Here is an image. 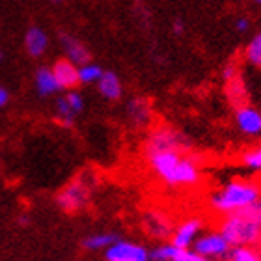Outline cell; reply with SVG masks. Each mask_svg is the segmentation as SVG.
Instances as JSON below:
<instances>
[{"instance_id":"1","label":"cell","mask_w":261,"mask_h":261,"mask_svg":"<svg viewBox=\"0 0 261 261\" xmlns=\"http://www.w3.org/2000/svg\"><path fill=\"white\" fill-rule=\"evenodd\" d=\"M144 157L151 174L168 189H194L203 179L201 159L191 151L189 138L174 127H153L144 140Z\"/></svg>"},{"instance_id":"2","label":"cell","mask_w":261,"mask_h":261,"mask_svg":"<svg viewBox=\"0 0 261 261\" xmlns=\"http://www.w3.org/2000/svg\"><path fill=\"white\" fill-rule=\"evenodd\" d=\"M261 198V181L256 177H231L218 185L207 198V207L217 217L243 211Z\"/></svg>"},{"instance_id":"3","label":"cell","mask_w":261,"mask_h":261,"mask_svg":"<svg viewBox=\"0 0 261 261\" xmlns=\"http://www.w3.org/2000/svg\"><path fill=\"white\" fill-rule=\"evenodd\" d=\"M217 229L231 246H257L261 243V198L243 211L222 217Z\"/></svg>"},{"instance_id":"4","label":"cell","mask_w":261,"mask_h":261,"mask_svg":"<svg viewBox=\"0 0 261 261\" xmlns=\"http://www.w3.org/2000/svg\"><path fill=\"white\" fill-rule=\"evenodd\" d=\"M97 185V177L92 172H82L76 177L64 185L56 194V205L67 215H76L84 211L88 203L92 201L93 191Z\"/></svg>"},{"instance_id":"5","label":"cell","mask_w":261,"mask_h":261,"mask_svg":"<svg viewBox=\"0 0 261 261\" xmlns=\"http://www.w3.org/2000/svg\"><path fill=\"white\" fill-rule=\"evenodd\" d=\"M233 246L229 245L228 239L224 237L218 229H209L196 239L192 250L198 252L200 256L207 257L211 261H226V257L229 256Z\"/></svg>"},{"instance_id":"6","label":"cell","mask_w":261,"mask_h":261,"mask_svg":"<svg viewBox=\"0 0 261 261\" xmlns=\"http://www.w3.org/2000/svg\"><path fill=\"white\" fill-rule=\"evenodd\" d=\"M105 261H149V248L138 241L118 239L103 252Z\"/></svg>"},{"instance_id":"7","label":"cell","mask_w":261,"mask_h":261,"mask_svg":"<svg viewBox=\"0 0 261 261\" xmlns=\"http://www.w3.org/2000/svg\"><path fill=\"white\" fill-rule=\"evenodd\" d=\"M142 224H144V229L146 233L155 241H166L172 237L174 233L175 224L172 220L168 213L161 211V209H149V211L144 213L142 217Z\"/></svg>"},{"instance_id":"8","label":"cell","mask_w":261,"mask_h":261,"mask_svg":"<svg viewBox=\"0 0 261 261\" xmlns=\"http://www.w3.org/2000/svg\"><path fill=\"white\" fill-rule=\"evenodd\" d=\"M203 233V218L200 217H189L175 224L174 233L170 237V243L179 248V250H189L196 243V239Z\"/></svg>"},{"instance_id":"9","label":"cell","mask_w":261,"mask_h":261,"mask_svg":"<svg viewBox=\"0 0 261 261\" xmlns=\"http://www.w3.org/2000/svg\"><path fill=\"white\" fill-rule=\"evenodd\" d=\"M233 123L241 135L246 138H259L261 136V110L252 107L250 103L243 105L233 110Z\"/></svg>"},{"instance_id":"10","label":"cell","mask_w":261,"mask_h":261,"mask_svg":"<svg viewBox=\"0 0 261 261\" xmlns=\"http://www.w3.org/2000/svg\"><path fill=\"white\" fill-rule=\"evenodd\" d=\"M125 118L130 127L135 129H146L149 127L153 120V105L147 97L136 95L127 103L125 107Z\"/></svg>"},{"instance_id":"11","label":"cell","mask_w":261,"mask_h":261,"mask_svg":"<svg viewBox=\"0 0 261 261\" xmlns=\"http://www.w3.org/2000/svg\"><path fill=\"white\" fill-rule=\"evenodd\" d=\"M22 45H24V53L30 58H41L49 50V45H50L49 34L45 32L41 27L34 24V27L27 28L24 38H22Z\"/></svg>"},{"instance_id":"12","label":"cell","mask_w":261,"mask_h":261,"mask_svg":"<svg viewBox=\"0 0 261 261\" xmlns=\"http://www.w3.org/2000/svg\"><path fill=\"white\" fill-rule=\"evenodd\" d=\"M50 69L55 73L56 81L60 84L62 92H69V90H75L79 84H81V79H79V65L69 62L67 58H58L55 64L50 65Z\"/></svg>"},{"instance_id":"13","label":"cell","mask_w":261,"mask_h":261,"mask_svg":"<svg viewBox=\"0 0 261 261\" xmlns=\"http://www.w3.org/2000/svg\"><path fill=\"white\" fill-rule=\"evenodd\" d=\"M60 45H62V50H64V58H67V60L73 62V64L82 65L92 60L90 49H88L86 43H82L76 36L60 34Z\"/></svg>"},{"instance_id":"14","label":"cell","mask_w":261,"mask_h":261,"mask_svg":"<svg viewBox=\"0 0 261 261\" xmlns=\"http://www.w3.org/2000/svg\"><path fill=\"white\" fill-rule=\"evenodd\" d=\"M95 86H97L99 95L107 99V101H110V103H116V101H120L123 97V82H121L120 75L116 71L105 69L101 81Z\"/></svg>"},{"instance_id":"15","label":"cell","mask_w":261,"mask_h":261,"mask_svg":"<svg viewBox=\"0 0 261 261\" xmlns=\"http://www.w3.org/2000/svg\"><path fill=\"white\" fill-rule=\"evenodd\" d=\"M34 86H36V92H38L39 97H53L58 92H62V88L58 84V81H56L50 65H41V67L36 69Z\"/></svg>"},{"instance_id":"16","label":"cell","mask_w":261,"mask_h":261,"mask_svg":"<svg viewBox=\"0 0 261 261\" xmlns=\"http://www.w3.org/2000/svg\"><path fill=\"white\" fill-rule=\"evenodd\" d=\"M224 92H226V97H228L229 105L233 107V110L243 105H248V88H246V82L241 76V73L224 82Z\"/></svg>"},{"instance_id":"17","label":"cell","mask_w":261,"mask_h":261,"mask_svg":"<svg viewBox=\"0 0 261 261\" xmlns=\"http://www.w3.org/2000/svg\"><path fill=\"white\" fill-rule=\"evenodd\" d=\"M120 239V235L114 231H97L82 239V246L90 252H105L109 246H112L116 241Z\"/></svg>"},{"instance_id":"18","label":"cell","mask_w":261,"mask_h":261,"mask_svg":"<svg viewBox=\"0 0 261 261\" xmlns=\"http://www.w3.org/2000/svg\"><path fill=\"white\" fill-rule=\"evenodd\" d=\"M239 163L250 174H261V142H257V144H254L252 147L241 153Z\"/></svg>"},{"instance_id":"19","label":"cell","mask_w":261,"mask_h":261,"mask_svg":"<svg viewBox=\"0 0 261 261\" xmlns=\"http://www.w3.org/2000/svg\"><path fill=\"white\" fill-rule=\"evenodd\" d=\"M105 69L97 62H86V64L79 65V79H81V84H97L103 76Z\"/></svg>"},{"instance_id":"20","label":"cell","mask_w":261,"mask_h":261,"mask_svg":"<svg viewBox=\"0 0 261 261\" xmlns=\"http://www.w3.org/2000/svg\"><path fill=\"white\" fill-rule=\"evenodd\" d=\"M226 261H261L259 246H233Z\"/></svg>"},{"instance_id":"21","label":"cell","mask_w":261,"mask_h":261,"mask_svg":"<svg viewBox=\"0 0 261 261\" xmlns=\"http://www.w3.org/2000/svg\"><path fill=\"white\" fill-rule=\"evenodd\" d=\"M177 254H179V248H175L170 241H166L149 250V261H174Z\"/></svg>"},{"instance_id":"22","label":"cell","mask_w":261,"mask_h":261,"mask_svg":"<svg viewBox=\"0 0 261 261\" xmlns=\"http://www.w3.org/2000/svg\"><path fill=\"white\" fill-rule=\"evenodd\" d=\"M245 60L254 67H261V32L254 34L245 47Z\"/></svg>"},{"instance_id":"23","label":"cell","mask_w":261,"mask_h":261,"mask_svg":"<svg viewBox=\"0 0 261 261\" xmlns=\"http://www.w3.org/2000/svg\"><path fill=\"white\" fill-rule=\"evenodd\" d=\"M60 99L75 116H79L82 110H84V97H82V93L79 92V90L64 92V95H60Z\"/></svg>"},{"instance_id":"24","label":"cell","mask_w":261,"mask_h":261,"mask_svg":"<svg viewBox=\"0 0 261 261\" xmlns=\"http://www.w3.org/2000/svg\"><path fill=\"white\" fill-rule=\"evenodd\" d=\"M174 261H211V259H207V257L200 256L192 248H189V250H179V254H177V257Z\"/></svg>"},{"instance_id":"25","label":"cell","mask_w":261,"mask_h":261,"mask_svg":"<svg viewBox=\"0 0 261 261\" xmlns=\"http://www.w3.org/2000/svg\"><path fill=\"white\" fill-rule=\"evenodd\" d=\"M241 71H239V65L235 64V62H229V64L224 65V69H222V81H229V79H233V76L239 75Z\"/></svg>"},{"instance_id":"26","label":"cell","mask_w":261,"mask_h":261,"mask_svg":"<svg viewBox=\"0 0 261 261\" xmlns=\"http://www.w3.org/2000/svg\"><path fill=\"white\" fill-rule=\"evenodd\" d=\"M235 28H237L239 32H246V30L250 28V19H248V17H237V19H235Z\"/></svg>"},{"instance_id":"27","label":"cell","mask_w":261,"mask_h":261,"mask_svg":"<svg viewBox=\"0 0 261 261\" xmlns=\"http://www.w3.org/2000/svg\"><path fill=\"white\" fill-rule=\"evenodd\" d=\"M8 103H10V92H8V88L0 84V109L8 107Z\"/></svg>"},{"instance_id":"28","label":"cell","mask_w":261,"mask_h":261,"mask_svg":"<svg viewBox=\"0 0 261 261\" xmlns=\"http://www.w3.org/2000/svg\"><path fill=\"white\" fill-rule=\"evenodd\" d=\"M172 32H174L175 36H183V34H185V22L181 21V19H175V21L172 22Z\"/></svg>"},{"instance_id":"29","label":"cell","mask_w":261,"mask_h":261,"mask_svg":"<svg viewBox=\"0 0 261 261\" xmlns=\"http://www.w3.org/2000/svg\"><path fill=\"white\" fill-rule=\"evenodd\" d=\"M2 60H4V53L0 50V64H2Z\"/></svg>"},{"instance_id":"30","label":"cell","mask_w":261,"mask_h":261,"mask_svg":"<svg viewBox=\"0 0 261 261\" xmlns=\"http://www.w3.org/2000/svg\"><path fill=\"white\" fill-rule=\"evenodd\" d=\"M50 2H55V4H60V2H64V0H50Z\"/></svg>"},{"instance_id":"31","label":"cell","mask_w":261,"mask_h":261,"mask_svg":"<svg viewBox=\"0 0 261 261\" xmlns=\"http://www.w3.org/2000/svg\"><path fill=\"white\" fill-rule=\"evenodd\" d=\"M254 2H256V4H261V0H254Z\"/></svg>"},{"instance_id":"32","label":"cell","mask_w":261,"mask_h":261,"mask_svg":"<svg viewBox=\"0 0 261 261\" xmlns=\"http://www.w3.org/2000/svg\"><path fill=\"white\" fill-rule=\"evenodd\" d=\"M257 246H259V250H261V243H259V245H257Z\"/></svg>"}]
</instances>
